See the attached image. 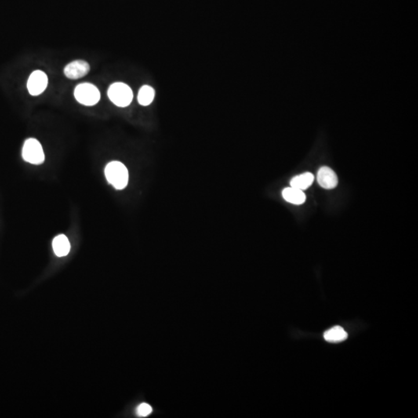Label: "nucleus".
<instances>
[{
  "label": "nucleus",
  "mask_w": 418,
  "mask_h": 418,
  "mask_svg": "<svg viewBox=\"0 0 418 418\" xmlns=\"http://www.w3.org/2000/svg\"><path fill=\"white\" fill-rule=\"evenodd\" d=\"M324 338L328 343H337L346 340L348 335L342 327L335 326L326 331L324 334Z\"/></svg>",
  "instance_id": "nucleus-11"
},
{
  "label": "nucleus",
  "mask_w": 418,
  "mask_h": 418,
  "mask_svg": "<svg viewBox=\"0 0 418 418\" xmlns=\"http://www.w3.org/2000/svg\"><path fill=\"white\" fill-rule=\"evenodd\" d=\"M317 180L321 187L325 189H333L338 185V177L336 174L328 167L320 168L317 175Z\"/></svg>",
  "instance_id": "nucleus-7"
},
{
  "label": "nucleus",
  "mask_w": 418,
  "mask_h": 418,
  "mask_svg": "<svg viewBox=\"0 0 418 418\" xmlns=\"http://www.w3.org/2000/svg\"><path fill=\"white\" fill-rule=\"evenodd\" d=\"M153 409L151 406L148 404L143 403V404H139V406L136 408V414L139 417H147L152 413Z\"/></svg>",
  "instance_id": "nucleus-13"
},
{
  "label": "nucleus",
  "mask_w": 418,
  "mask_h": 418,
  "mask_svg": "<svg viewBox=\"0 0 418 418\" xmlns=\"http://www.w3.org/2000/svg\"><path fill=\"white\" fill-rule=\"evenodd\" d=\"M282 195L284 200L294 205H302L306 200V195L303 191L293 187L284 189Z\"/></svg>",
  "instance_id": "nucleus-8"
},
{
  "label": "nucleus",
  "mask_w": 418,
  "mask_h": 418,
  "mask_svg": "<svg viewBox=\"0 0 418 418\" xmlns=\"http://www.w3.org/2000/svg\"><path fill=\"white\" fill-rule=\"evenodd\" d=\"M314 180V175L311 173L307 172V173L301 174V175L294 177L293 179H291L290 183H291V187L300 189L301 191H304L309 187H311Z\"/></svg>",
  "instance_id": "nucleus-10"
},
{
  "label": "nucleus",
  "mask_w": 418,
  "mask_h": 418,
  "mask_svg": "<svg viewBox=\"0 0 418 418\" xmlns=\"http://www.w3.org/2000/svg\"><path fill=\"white\" fill-rule=\"evenodd\" d=\"M48 85V78L44 71L37 70L33 71L27 81V89L33 96H37L45 91Z\"/></svg>",
  "instance_id": "nucleus-5"
},
{
  "label": "nucleus",
  "mask_w": 418,
  "mask_h": 418,
  "mask_svg": "<svg viewBox=\"0 0 418 418\" xmlns=\"http://www.w3.org/2000/svg\"><path fill=\"white\" fill-rule=\"evenodd\" d=\"M52 246H53L55 254L59 257L67 256L71 249V245L69 242L68 239L66 236L62 235V234L54 239Z\"/></svg>",
  "instance_id": "nucleus-9"
},
{
  "label": "nucleus",
  "mask_w": 418,
  "mask_h": 418,
  "mask_svg": "<svg viewBox=\"0 0 418 418\" xmlns=\"http://www.w3.org/2000/svg\"><path fill=\"white\" fill-rule=\"evenodd\" d=\"M22 156L26 162L39 165L45 160L42 146L37 139L30 138L25 141L22 150Z\"/></svg>",
  "instance_id": "nucleus-4"
},
{
  "label": "nucleus",
  "mask_w": 418,
  "mask_h": 418,
  "mask_svg": "<svg viewBox=\"0 0 418 418\" xmlns=\"http://www.w3.org/2000/svg\"><path fill=\"white\" fill-rule=\"evenodd\" d=\"M90 71V65L83 60H77L69 63L64 69V73L69 79L77 80L83 78Z\"/></svg>",
  "instance_id": "nucleus-6"
},
{
  "label": "nucleus",
  "mask_w": 418,
  "mask_h": 418,
  "mask_svg": "<svg viewBox=\"0 0 418 418\" xmlns=\"http://www.w3.org/2000/svg\"><path fill=\"white\" fill-rule=\"evenodd\" d=\"M108 96L113 104L123 108L132 103L133 93L129 85L122 82H116L109 88Z\"/></svg>",
  "instance_id": "nucleus-2"
},
{
  "label": "nucleus",
  "mask_w": 418,
  "mask_h": 418,
  "mask_svg": "<svg viewBox=\"0 0 418 418\" xmlns=\"http://www.w3.org/2000/svg\"><path fill=\"white\" fill-rule=\"evenodd\" d=\"M105 175L108 182L117 190H122L129 182V172L122 163L112 161L107 164Z\"/></svg>",
  "instance_id": "nucleus-1"
},
{
  "label": "nucleus",
  "mask_w": 418,
  "mask_h": 418,
  "mask_svg": "<svg viewBox=\"0 0 418 418\" xmlns=\"http://www.w3.org/2000/svg\"><path fill=\"white\" fill-rule=\"evenodd\" d=\"M155 97V91L150 85H143L138 93V102L141 106H147L151 104Z\"/></svg>",
  "instance_id": "nucleus-12"
},
{
  "label": "nucleus",
  "mask_w": 418,
  "mask_h": 418,
  "mask_svg": "<svg viewBox=\"0 0 418 418\" xmlns=\"http://www.w3.org/2000/svg\"><path fill=\"white\" fill-rule=\"evenodd\" d=\"M74 97L80 104L92 106L97 104L100 100V92L96 85L91 83H81L76 86Z\"/></svg>",
  "instance_id": "nucleus-3"
}]
</instances>
